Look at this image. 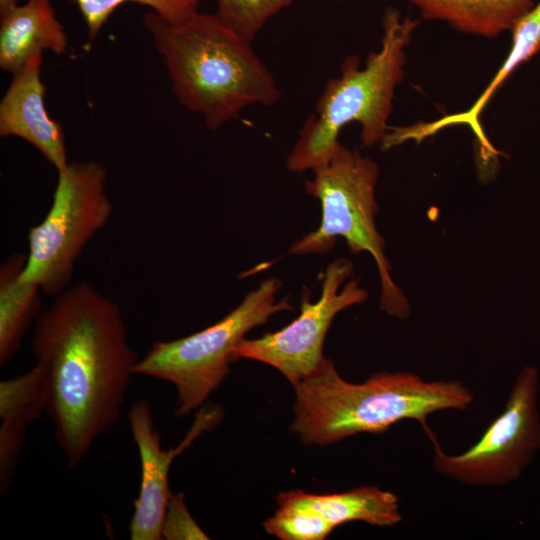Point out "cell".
I'll return each instance as SVG.
<instances>
[{
	"instance_id": "7a4b0ae2",
	"label": "cell",
	"mask_w": 540,
	"mask_h": 540,
	"mask_svg": "<svg viewBox=\"0 0 540 540\" xmlns=\"http://www.w3.org/2000/svg\"><path fill=\"white\" fill-rule=\"evenodd\" d=\"M143 23L162 56L172 91L215 131L252 105L271 106L280 96L272 73L251 42L213 14L198 11L168 22L151 11Z\"/></svg>"
},
{
	"instance_id": "2e32d148",
	"label": "cell",
	"mask_w": 540,
	"mask_h": 540,
	"mask_svg": "<svg viewBox=\"0 0 540 540\" xmlns=\"http://www.w3.org/2000/svg\"><path fill=\"white\" fill-rule=\"evenodd\" d=\"M424 19L443 20L463 32L495 37L530 11L533 0H408Z\"/></svg>"
},
{
	"instance_id": "8992f818",
	"label": "cell",
	"mask_w": 540,
	"mask_h": 540,
	"mask_svg": "<svg viewBox=\"0 0 540 540\" xmlns=\"http://www.w3.org/2000/svg\"><path fill=\"white\" fill-rule=\"evenodd\" d=\"M281 286L277 278L265 279L214 324L185 337L154 342L138 360L135 375L174 385L176 417L199 409L228 375L233 349L245 334L266 323L270 316L292 310L289 297L276 299Z\"/></svg>"
},
{
	"instance_id": "8fae6325",
	"label": "cell",
	"mask_w": 540,
	"mask_h": 540,
	"mask_svg": "<svg viewBox=\"0 0 540 540\" xmlns=\"http://www.w3.org/2000/svg\"><path fill=\"white\" fill-rule=\"evenodd\" d=\"M221 418L222 410L218 406L199 408L190 430L179 445L163 449L148 400L140 398L133 402L128 411V421L139 453L141 481L129 524L130 539H161L162 522L171 494L168 476L172 462L202 433L213 429Z\"/></svg>"
},
{
	"instance_id": "6da1fadb",
	"label": "cell",
	"mask_w": 540,
	"mask_h": 540,
	"mask_svg": "<svg viewBox=\"0 0 540 540\" xmlns=\"http://www.w3.org/2000/svg\"><path fill=\"white\" fill-rule=\"evenodd\" d=\"M32 352L46 370V408L67 465L75 467L117 422L138 362L118 304L82 281L34 322Z\"/></svg>"
},
{
	"instance_id": "7c38bea8",
	"label": "cell",
	"mask_w": 540,
	"mask_h": 540,
	"mask_svg": "<svg viewBox=\"0 0 540 540\" xmlns=\"http://www.w3.org/2000/svg\"><path fill=\"white\" fill-rule=\"evenodd\" d=\"M41 62L42 51H36L13 73L0 103V136H15L29 142L60 172L70 162L61 124L50 117L45 106Z\"/></svg>"
},
{
	"instance_id": "ac0fdd59",
	"label": "cell",
	"mask_w": 540,
	"mask_h": 540,
	"mask_svg": "<svg viewBox=\"0 0 540 540\" xmlns=\"http://www.w3.org/2000/svg\"><path fill=\"white\" fill-rule=\"evenodd\" d=\"M89 31L97 36L113 11L126 2H135L151 8L168 22H178L198 11L199 0H76Z\"/></svg>"
},
{
	"instance_id": "9c48e42d",
	"label": "cell",
	"mask_w": 540,
	"mask_h": 540,
	"mask_svg": "<svg viewBox=\"0 0 540 540\" xmlns=\"http://www.w3.org/2000/svg\"><path fill=\"white\" fill-rule=\"evenodd\" d=\"M352 262L346 258L332 261L325 269L321 296L310 301L304 290L299 316L284 328L260 338H243L233 349V359H253L279 370L295 386L320 365L323 344L334 317L342 310L363 303L368 292L358 280L343 283L352 274Z\"/></svg>"
},
{
	"instance_id": "4fadbf2b",
	"label": "cell",
	"mask_w": 540,
	"mask_h": 540,
	"mask_svg": "<svg viewBox=\"0 0 540 540\" xmlns=\"http://www.w3.org/2000/svg\"><path fill=\"white\" fill-rule=\"evenodd\" d=\"M512 46L500 69L477 101L466 111L446 115L436 121L417 123L407 127L387 131L382 148L387 150L407 140L421 142L439 130L451 125L465 124L473 131L484 159H497L498 152L486 137L480 123V115L490 97L519 65L531 59L540 51V0L523 15L511 29Z\"/></svg>"
},
{
	"instance_id": "ba28073f",
	"label": "cell",
	"mask_w": 540,
	"mask_h": 540,
	"mask_svg": "<svg viewBox=\"0 0 540 540\" xmlns=\"http://www.w3.org/2000/svg\"><path fill=\"white\" fill-rule=\"evenodd\" d=\"M538 370L525 366L516 376L502 413L465 452L447 454L433 431V466L442 476L469 486H505L517 481L540 451Z\"/></svg>"
},
{
	"instance_id": "52a82bcc",
	"label": "cell",
	"mask_w": 540,
	"mask_h": 540,
	"mask_svg": "<svg viewBox=\"0 0 540 540\" xmlns=\"http://www.w3.org/2000/svg\"><path fill=\"white\" fill-rule=\"evenodd\" d=\"M106 179L105 167L94 161H73L58 172L48 212L28 231L22 281L37 284L50 296L69 287L84 248L112 214Z\"/></svg>"
},
{
	"instance_id": "44dd1931",
	"label": "cell",
	"mask_w": 540,
	"mask_h": 540,
	"mask_svg": "<svg viewBox=\"0 0 540 540\" xmlns=\"http://www.w3.org/2000/svg\"><path fill=\"white\" fill-rule=\"evenodd\" d=\"M17 5V0H0V16Z\"/></svg>"
},
{
	"instance_id": "e0dca14e",
	"label": "cell",
	"mask_w": 540,
	"mask_h": 540,
	"mask_svg": "<svg viewBox=\"0 0 540 540\" xmlns=\"http://www.w3.org/2000/svg\"><path fill=\"white\" fill-rule=\"evenodd\" d=\"M49 380L37 363L25 374L0 382L1 430L26 434L28 424L46 412Z\"/></svg>"
},
{
	"instance_id": "30bf717a",
	"label": "cell",
	"mask_w": 540,
	"mask_h": 540,
	"mask_svg": "<svg viewBox=\"0 0 540 540\" xmlns=\"http://www.w3.org/2000/svg\"><path fill=\"white\" fill-rule=\"evenodd\" d=\"M276 500L278 509L263 525L282 540H323L352 521L388 527L402 520L397 496L375 486L330 494L298 489L280 493Z\"/></svg>"
},
{
	"instance_id": "ffe728a7",
	"label": "cell",
	"mask_w": 540,
	"mask_h": 540,
	"mask_svg": "<svg viewBox=\"0 0 540 540\" xmlns=\"http://www.w3.org/2000/svg\"><path fill=\"white\" fill-rule=\"evenodd\" d=\"M161 539H209L187 509L183 493L170 494L162 522Z\"/></svg>"
},
{
	"instance_id": "9a60e30c",
	"label": "cell",
	"mask_w": 540,
	"mask_h": 540,
	"mask_svg": "<svg viewBox=\"0 0 540 540\" xmlns=\"http://www.w3.org/2000/svg\"><path fill=\"white\" fill-rule=\"evenodd\" d=\"M27 254L12 253L0 267V365L17 353L21 342L42 311L40 286L20 276Z\"/></svg>"
},
{
	"instance_id": "277c9868",
	"label": "cell",
	"mask_w": 540,
	"mask_h": 540,
	"mask_svg": "<svg viewBox=\"0 0 540 540\" xmlns=\"http://www.w3.org/2000/svg\"><path fill=\"white\" fill-rule=\"evenodd\" d=\"M382 25L381 48L369 54L365 66L361 68L360 59L350 56L343 61L340 76L326 83L316 102V115L307 118L288 156L291 172L312 170L328 160L340 145L341 129L352 121L361 124L365 146L381 142L387 133L394 90L404 75V48L418 21L390 8Z\"/></svg>"
},
{
	"instance_id": "5b68a950",
	"label": "cell",
	"mask_w": 540,
	"mask_h": 540,
	"mask_svg": "<svg viewBox=\"0 0 540 540\" xmlns=\"http://www.w3.org/2000/svg\"><path fill=\"white\" fill-rule=\"evenodd\" d=\"M312 170L314 178L305 181V190L320 202V225L297 239L289 253L324 254L334 248L338 236L343 237L352 253L366 251L374 258L381 280V309L406 318L408 301L391 278L384 240L375 226L377 164L340 143L328 160Z\"/></svg>"
},
{
	"instance_id": "3957f363",
	"label": "cell",
	"mask_w": 540,
	"mask_h": 540,
	"mask_svg": "<svg viewBox=\"0 0 540 540\" xmlns=\"http://www.w3.org/2000/svg\"><path fill=\"white\" fill-rule=\"evenodd\" d=\"M292 431L306 444L327 445L360 433H384L405 419L426 431L427 416L465 410L472 392L458 381H425L409 372H379L363 383L343 379L329 358L294 386Z\"/></svg>"
},
{
	"instance_id": "5bb4252c",
	"label": "cell",
	"mask_w": 540,
	"mask_h": 540,
	"mask_svg": "<svg viewBox=\"0 0 540 540\" xmlns=\"http://www.w3.org/2000/svg\"><path fill=\"white\" fill-rule=\"evenodd\" d=\"M0 67L17 72L36 51L65 52L68 41L49 0H27L0 16Z\"/></svg>"
},
{
	"instance_id": "d6986e66",
	"label": "cell",
	"mask_w": 540,
	"mask_h": 540,
	"mask_svg": "<svg viewBox=\"0 0 540 540\" xmlns=\"http://www.w3.org/2000/svg\"><path fill=\"white\" fill-rule=\"evenodd\" d=\"M293 0H216L218 19L252 42L265 22Z\"/></svg>"
}]
</instances>
